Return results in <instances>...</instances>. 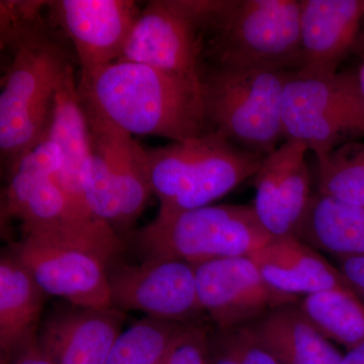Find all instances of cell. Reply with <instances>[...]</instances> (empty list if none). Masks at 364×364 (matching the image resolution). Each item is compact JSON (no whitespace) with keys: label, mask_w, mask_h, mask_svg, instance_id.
Returning a JSON list of instances; mask_svg holds the SVG:
<instances>
[{"label":"cell","mask_w":364,"mask_h":364,"mask_svg":"<svg viewBox=\"0 0 364 364\" xmlns=\"http://www.w3.org/2000/svg\"><path fill=\"white\" fill-rule=\"evenodd\" d=\"M48 7L74 46L80 80L119 61L141 13L132 0H57Z\"/></svg>","instance_id":"4fadbf2b"},{"label":"cell","mask_w":364,"mask_h":364,"mask_svg":"<svg viewBox=\"0 0 364 364\" xmlns=\"http://www.w3.org/2000/svg\"><path fill=\"white\" fill-rule=\"evenodd\" d=\"M208 364H242L237 330H210Z\"/></svg>","instance_id":"f1b7e54d"},{"label":"cell","mask_w":364,"mask_h":364,"mask_svg":"<svg viewBox=\"0 0 364 364\" xmlns=\"http://www.w3.org/2000/svg\"><path fill=\"white\" fill-rule=\"evenodd\" d=\"M298 306L325 338L348 351L364 342V304L347 287L301 296Z\"/></svg>","instance_id":"603a6c76"},{"label":"cell","mask_w":364,"mask_h":364,"mask_svg":"<svg viewBox=\"0 0 364 364\" xmlns=\"http://www.w3.org/2000/svg\"><path fill=\"white\" fill-rule=\"evenodd\" d=\"M308 151L304 143L286 140L265 158L253 176L252 208L272 238L296 235L312 198Z\"/></svg>","instance_id":"5bb4252c"},{"label":"cell","mask_w":364,"mask_h":364,"mask_svg":"<svg viewBox=\"0 0 364 364\" xmlns=\"http://www.w3.org/2000/svg\"><path fill=\"white\" fill-rule=\"evenodd\" d=\"M1 364H53L39 344L38 336L9 355H2Z\"/></svg>","instance_id":"1f68e13d"},{"label":"cell","mask_w":364,"mask_h":364,"mask_svg":"<svg viewBox=\"0 0 364 364\" xmlns=\"http://www.w3.org/2000/svg\"><path fill=\"white\" fill-rule=\"evenodd\" d=\"M363 16H364V0H363Z\"/></svg>","instance_id":"e575fe53"},{"label":"cell","mask_w":364,"mask_h":364,"mask_svg":"<svg viewBox=\"0 0 364 364\" xmlns=\"http://www.w3.org/2000/svg\"><path fill=\"white\" fill-rule=\"evenodd\" d=\"M299 65L294 71L331 79L355 44L363 0H299Z\"/></svg>","instance_id":"9a60e30c"},{"label":"cell","mask_w":364,"mask_h":364,"mask_svg":"<svg viewBox=\"0 0 364 364\" xmlns=\"http://www.w3.org/2000/svg\"><path fill=\"white\" fill-rule=\"evenodd\" d=\"M81 100L132 136H157L183 142L213 131L202 85L153 67L119 61L80 80Z\"/></svg>","instance_id":"6da1fadb"},{"label":"cell","mask_w":364,"mask_h":364,"mask_svg":"<svg viewBox=\"0 0 364 364\" xmlns=\"http://www.w3.org/2000/svg\"><path fill=\"white\" fill-rule=\"evenodd\" d=\"M242 364H282L247 327L237 329Z\"/></svg>","instance_id":"f546056e"},{"label":"cell","mask_w":364,"mask_h":364,"mask_svg":"<svg viewBox=\"0 0 364 364\" xmlns=\"http://www.w3.org/2000/svg\"><path fill=\"white\" fill-rule=\"evenodd\" d=\"M354 72L356 105H358V132L364 133V62Z\"/></svg>","instance_id":"d6a6232c"},{"label":"cell","mask_w":364,"mask_h":364,"mask_svg":"<svg viewBox=\"0 0 364 364\" xmlns=\"http://www.w3.org/2000/svg\"><path fill=\"white\" fill-rule=\"evenodd\" d=\"M196 277L200 308L223 331L246 327L301 298L272 289L250 256L200 263L196 265Z\"/></svg>","instance_id":"8fae6325"},{"label":"cell","mask_w":364,"mask_h":364,"mask_svg":"<svg viewBox=\"0 0 364 364\" xmlns=\"http://www.w3.org/2000/svg\"><path fill=\"white\" fill-rule=\"evenodd\" d=\"M291 72L205 67V117L213 131L242 149L267 157L284 139L282 95Z\"/></svg>","instance_id":"8992f818"},{"label":"cell","mask_w":364,"mask_h":364,"mask_svg":"<svg viewBox=\"0 0 364 364\" xmlns=\"http://www.w3.org/2000/svg\"><path fill=\"white\" fill-rule=\"evenodd\" d=\"M46 135L58 144L63 156V167L56 177L57 182L74 203L86 208L80 179L81 170L91 154L90 132L73 68L66 74L57 90Z\"/></svg>","instance_id":"ffe728a7"},{"label":"cell","mask_w":364,"mask_h":364,"mask_svg":"<svg viewBox=\"0 0 364 364\" xmlns=\"http://www.w3.org/2000/svg\"><path fill=\"white\" fill-rule=\"evenodd\" d=\"M21 223L25 237L95 254L111 263L124 248L109 223L69 198L56 178L16 170L4 191L2 213Z\"/></svg>","instance_id":"52a82bcc"},{"label":"cell","mask_w":364,"mask_h":364,"mask_svg":"<svg viewBox=\"0 0 364 364\" xmlns=\"http://www.w3.org/2000/svg\"><path fill=\"white\" fill-rule=\"evenodd\" d=\"M317 163L318 195L364 207V143L343 144Z\"/></svg>","instance_id":"d4e9b609"},{"label":"cell","mask_w":364,"mask_h":364,"mask_svg":"<svg viewBox=\"0 0 364 364\" xmlns=\"http://www.w3.org/2000/svg\"><path fill=\"white\" fill-rule=\"evenodd\" d=\"M267 157L235 145L217 131L165 147L144 148V170L157 215L210 205L253 177Z\"/></svg>","instance_id":"7a4b0ae2"},{"label":"cell","mask_w":364,"mask_h":364,"mask_svg":"<svg viewBox=\"0 0 364 364\" xmlns=\"http://www.w3.org/2000/svg\"><path fill=\"white\" fill-rule=\"evenodd\" d=\"M63 167V156L58 144L45 135L32 150L21 158L11 173L16 170L37 172L56 178Z\"/></svg>","instance_id":"83f0119b"},{"label":"cell","mask_w":364,"mask_h":364,"mask_svg":"<svg viewBox=\"0 0 364 364\" xmlns=\"http://www.w3.org/2000/svg\"><path fill=\"white\" fill-rule=\"evenodd\" d=\"M11 253L46 294L78 308H112L107 264L95 254L31 237L14 244Z\"/></svg>","instance_id":"7c38bea8"},{"label":"cell","mask_w":364,"mask_h":364,"mask_svg":"<svg viewBox=\"0 0 364 364\" xmlns=\"http://www.w3.org/2000/svg\"><path fill=\"white\" fill-rule=\"evenodd\" d=\"M193 325L146 316L119 333L105 364H160Z\"/></svg>","instance_id":"cb8c5ba5"},{"label":"cell","mask_w":364,"mask_h":364,"mask_svg":"<svg viewBox=\"0 0 364 364\" xmlns=\"http://www.w3.org/2000/svg\"><path fill=\"white\" fill-rule=\"evenodd\" d=\"M284 140H296L313 151L317 161L337 147L344 132H358L353 71L331 79L291 72L282 95Z\"/></svg>","instance_id":"9c48e42d"},{"label":"cell","mask_w":364,"mask_h":364,"mask_svg":"<svg viewBox=\"0 0 364 364\" xmlns=\"http://www.w3.org/2000/svg\"><path fill=\"white\" fill-rule=\"evenodd\" d=\"M335 259L346 286L364 304V256H341Z\"/></svg>","instance_id":"4dcf8cb0"},{"label":"cell","mask_w":364,"mask_h":364,"mask_svg":"<svg viewBox=\"0 0 364 364\" xmlns=\"http://www.w3.org/2000/svg\"><path fill=\"white\" fill-rule=\"evenodd\" d=\"M294 236L334 257L364 256V207L315 193Z\"/></svg>","instance_id":"7402d4cb"},{"label":"cell","mask_w":364,"mask_h":364,"mask_svg":"<svg viewBox=\"0 0 364 364\" xmlns=\"http://www.w3.org/2000/svg\"><path fill=\"white\" fill-rule=\"evenodd\" d=\"M250 257L263 279L279 293L299 298L325 289H348L338 267L296 236L272 239Z\"/></svg>","instance_id":"ac0fdd59"},{"label":"cell","mask_w":364,"mask_h":364,"mask_svg":"<svg viewBox=\"0 0 364 364\" xmlns=\"http://www.w3.org/2000/svg\"><path fill=\"white\" fill-rule=\"evenodd\" d=\"M124 320V314L114 308L72 306L50 316L38 340L53 364H105Z\"/></svg>","instance_id":"2e32d148"},{"label":"cell","mask_w":364,"mask_h":364,"mask_svg":"<svg viewBox=\"0 0 364 364\" xmlns=\"http://www.w3.org/2000/svg\"><path fill=\"white\" fill-rule=\"evenodd\" d=\"M252 205H207L154 220L132 235L144 259L191 264L251 256L272 240Z\"/></svg>","instance_id":"5b68a950"},{"label":"cell","mask_w":364,"mask_h":364,"mask_svg":"<svg viewBox=\"0 0 364 364\" xmlns=\"http://www.w3.org/2000/svg\"><path fill=\"white\" fill-rule=\"evenodd\" d=\"M32 274L13 253L0 261V348L9 355L38 336L45 296Z\"/></svg>","instance_id":"44dd1931"},{"label":"cell","mask_w":364,"mask_h":364,"mask_svg":"<svg viewBox=\"0 0 364 364\" xmlns=\"http://www.w3.org/2000/svg\"><path fill=\"white\" fill-rule=\"evenodd\" d=\"M1 79L0 151L11 171L44 138L59 85L73 67L45 23L9 49Z\"/></svg>","instance_id":"3957f363"},{"label":"cell","mask_w":364,"mask_h":364,"mask_svg":"<svg viewBox=\"0 0 364 364\" xmlns=\"http://www.w3.org/2000/svg\"><path fill=\"white\" fill-rule=\"evenodd\" d=\"M210 331L207 326L193 325L160 364H208Z\"/></svg>","instance_id":"4316f807"},{"label":"cell","mask_w":364,"mask_h":364,"mask_svg":"<svg viewBox=\"0 0 364 364\" xmlns=\"http://www.w3.org/2000/svg\"><path fill=\"white\" fill-rule=\"evenodd\" d=\"M246 327L282 364H340L343 358L306 318L298 301L277 306Z\"/></svg>","instance_id":"d6986e66"},{"label":"cell","mask_w":364,"mask_h":364,"mask_svg":"<svg viewBox=\"0 0 364 364\" xmlns=\"http://www.w3.org/2000/svg\"><path fill=\"white\" fill-rule=\"evenodd\" d=\"M299 13L296 0H225L205 31L203 63L208 58L207 67L298 70Z\"/></svg>","instance_id":"277c9868"},{"label":"cell","mask_w":364,"mask_h":364,"mask_svg":"<svg viewBox=\"0 0 364 364\" xmlns=\"http://www.w3.org/2000/svg\"><path fill=\"white\" fill-rule=\"evenodd\" d=\"M48 1L0 2L1 18V48L11 49L16 43L35 28L44 25L41 11Z\"/></svg>","instance_id":"484cf974"},{"label":"cell","mask_w":364,"mask_h":364,"mask_svg":"<svg viewBox=\"0 0 364 364\" xmlns=\"http://www.w3.org/2000/svg\"><path fill=\"white\" fill-rule=\"evenodd\" d=\"M218 0H153L136 18L119 60L202 85L205 31Z\"/></svg>","instance_id":"ba28073f"},{"label":"cell","mask_w":364,"mask_h":364,"mask_svg":"<svg viewBox=\"0 0 364 364\" xmlns=\"http://www.w3.org/2000/svg\"><path fill=\"white\" fill-rule=\"evenodd\" d=\"M340 364H364V342L347 352Z\"/></svg>","instance_id":"836d02e7"},{"label":"cell","mask_w":364,"mask_h":364,"mask_svg":"<svg viewBox=\"0 0 364 364\" xmlns=\"http://www.w3.org/2000/svg\"><path fill=\"white\" fill-rule=\"evenodd\" d=\"M112 308L134 310L149 317L202 324L196 265L177 259H144L109 272Z\"/></svg>","instance_id":"30bf717a"},{"label":"cell","mask_w":364,"mask_h":364,"mask_svg":"<svg viewBox=\"0 0 364 364\" xmlns=\"http://www.w3.org/2000/svg\"><path fill=\"white\" fill-rule=\"evenodd\" d=\"M83 107L90 124L91 149L109 167L121 210V229H127L140 217L152 195L144 170V147L131 134L85 102Z\"/></svg>","instance_id":"e0dca14e"}]
</instances>
